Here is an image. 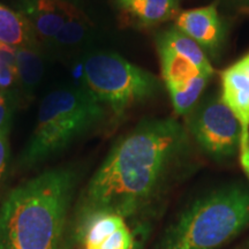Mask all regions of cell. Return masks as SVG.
Instances as JSON below:
<instances>
[{
  "label": "cell",
  "mask_w": 249,
  "mask_h": 249,
  "mask_svg": "<svg viewBox=\"0 0 249 249\" xmlns=\"http://www.w3.org/2000/svg\"><path fill=\"white\" fill-rule=\"evenodd\" d=\"M192 138L173 118L145 119L112 147L81 193L67 240L82 241L103 214L136 216L160 198L188 161Z\"/></svg>",
  "instance_id": "6da1fadb"
},
{
  "label": "cell",
  "mask_w": 249,
  "mask_h": 249,
  "mask_svg": "<svg viewBox=\"0 0 249 249\" xmlns=\"http://www.w3.org/2000/svg\"><path fill=\"white\" fill-rule=\"evenodd\" d=\"M76 183L57 167L14 188L0 207V249H62Z\"/></svg>",
  "instance_id": "7a4b0ae2"
},
{
  "label": "cell",
  "mask_w": 249,
  "mask_h": 249,
  "mask_svg": "<svg viewBox=\"0 0 249 249\" xmlns=\"http://www.w3.org/2000/svg\"><path fill=\"white\" fill-rule=\"evenodd\" d=\"M249 226V188L232 185L202 196L166 230L158 249H219Z\"/></svg>",
  "instance_id": "3957f363"
},
{
  "label": "cell",
  "mask_w": 249,
  "mask_h": 249,
  "mask_svg": "<svg viewBox=\"0 0 249 249\" xmlns=\"http://www.w3.org/2000/svg\"><path fill=\"white\" fill-rule=\"evenodd\" d=\"M105 117V108L86 87L65 86L52 90L39 105L37 123L20 165L36 166L65 150Z\"/></svg>",
  "instance_id": "277c9868"
},
{
  "label": "cell",
  "mask_w": 249,
  "mask_h": 249,
  "mask_svg": "<svg viewBox=\"0 0 249 249\" xmlns=\"http://www.w3.org/2000/svg\"><path fill=\"white\" fill-rule=\"evenodd\" d=\"M85 87L117 118L156 97L161 82L151 71L136 66L113 52H95L82 67Z\"/></svg>",
  "instance_id": "5b68a950"
},
{
  "label": "cell",
  "mask_w": 249,
  "mask_h": 249,
  "mask_svg": "<svg viewBox=\"0 0 249 249\" xmlns=\"http://www.w3.org/2000/svg\"><path fill=\"white\" fill-rule=\"evenodd\" d=\"M186 128L196 144L216 160L232 158L240 148V123L217 93L201 99L186 116Z\"/></svg>",
  "instance_id": "8992f818"
},
{
  "label": "cell",
  "mask_w": 249,
  "mask_h": 249,
  "mask_svg": "<svg viewBox=\"0 0 249 249\" xmlns=\"http://www.w3.org/2000/svg\"><path fill=\"white\" fill-rule=\"evenodd\" d=\"M174 27L197 43L205 54L217 57L226 42L227 27L213 4L180 11L174 18Z\"/></svg>",
  "instance_id": "52a82bcc"
},
{
  "label": "cell",
  "mask_w": 249,
  "mask_h": 249,
  "mask_svg": "<svg viewBox=\"0 0 249 249\" xmlns=\"http://www.w3.org/2000/svg\"><path fill=\"white\" fill-rule=\"evenodd\" d=\"M219 96L240 123L241 150L249 139V51L220 73Z\"/></svg>",
  "instance_id": "ba28073f"
},
{
  "label": "cell",
  "mask_w": 249,
  "mask_h": 249,
  "mask_svg": "<svg viewBox=\"0 0 249 249\" xmlns=\"http://www.w3.org/2000/svg\"><path fill=\"white\" fill-rule=\"evenodd\" d=\"M20 12L30 23L37 40L48 45L68 17V0H18Z\"/></svg>",
  "instance_id": "9c48e42d"
},
{
  "label": "cell",
  "mask_w": 249,
  "mask_h": 249,
  "mask_svg": "<svg viewBox=\"0 0 249 249\" xmlns=\"http://www.w3.org/2000/svg\"><path fill=\"white\" fill-rule=\"evenodd\" d=\"M129 24L150 29L174 20L180 13V0H114Z\"/></svg>",
  "instance_id": "30bf717a"
},
{
  "label": "cell",
  "mask_w": 249,
  "mask_h": 249,
  "mask_svg": "<svg viewBox=\"0 0 249 249\" xmlns=\"http://www.w3.org/2000/svg\"><path fill=\"white\" fill-rule=\"evenodd\" d=\"M156 45H161L172 50L176 53L189 59L197 66L202 74L209 77L213 76L214 68L201 46L174 26L158 34L156 37Z\"/></svg>",
  "instance_id": "8fae6325"
},
{
  "label": "cell",
  "mask_w": 249,
  "mask_h": 249,
  "mask_svg": "<svg viewBox=\"0 0 249 249\" xmlns=\"http://www.w3.org/2000/svg\"><path fill=\"white\" fill-rule=\"evenodd\" d=\"M35 45L37 38L27 18L0 4V46L18 50Z\"/></svg>",
  "instance_id": "7c38bea8"
},
{
  "label": "cell",
  "mask_w": 249,
  "mask_h": 249,
  "mask_svg": "<svg viewBox=\"0 0 249 249\" xmlns=\"http://www.w3.org/2000/svg\"><path fill=\"white\" fill-rule=\"evenodd\" d=\"M91 34V21L79 0H68V17L58 34L49 43L53 50H66L80 45Z\"/></svg>",
  "instance_id": "4fadbf2b"
},
{
  "label": "cell",
  "mask_w": 249,
  "mask_h": 249,
  "mask_svg": "<svg viewBox=\"0 0 249 249\" xmlns=\"http://www.w3.org/2000/svg\"><path fill=\"white\" fill-rule=\"evenodd\" d=\"M160 57L161 79L166 89L185 86L197 76L204 75L195 64L172 50L156 45Z\"/></svg>",
  "instance_id": "5bb4252c"
},
{
  "label": "cell",
  "mask_w": 249,
  "mask_h": 249,
  "mask_svg": "<svg viewBox=\"0 0 249 249\" xmlns=\"http://www.w3.org/2000/svg\"><path fill=\"white\" fill-rule=\"evenodd\" d=\"M15 64L18 71V90L24 97L33 96L44 73V61L42 53L35 46H26L15 50Z\"/></svg>",
  "instance_id": "9a60e30c"
},
{
  "label": "cell",
  "mask_w": 249,
  "mask_h": 249,
  "mask_svg": "<svg viewBox=\"0 0 249 249\" xmlns=\"http://www.w3.org/2000/svg\"><path fill=\"white\" fill-rule=\"evenodd\" d=\"M211 77L200 75L185 86L167 89L173 110L178 116H188L198 102Z\"/></svg>",
  "instance_id": "2e32d148"
},
{
  "label": "cell",
  "mask_w": 249,
  "mask_h": 249,
  "mask_svg": "<svg viewBox=\"0 0 249 249\" xmlns=\"http://www.w3.org/2000/svg\"><path fill=\"white\" fill-rule=\"evenodd\" d=\"M126 225L124 218L118 214H103L92 219L83 235V244L87 249H98L108 236Z\"/></svg>",
  "instance_id": "e0dca14e"
},
{
  "label": "cell",
  "mask_w": 249,
  "mask_h": 249,
  "mask_svg": "<svg viewBox=\"0 0 249 249\" xmlns=\"http://www.w3.org/2000/svg\"><path fill=\"white\" fill-rule=\"evenodd\" d=\"M135 239L127 225L121 227L117 232L108 236L98 249H135Z\"/></svg>",
  "instance_id": "ac0fdd59"
},
{
  "label": "cell",
  "mask_w": 249,
  "mask_h": 249,
  "mask_svg": "<svg viewBox=\"0 0 249 249\" xmlns=\"http://www.w3.org/2000/svg\"><path fill=\"white\" fill-rule=\"evenodd\" d=\"M8 134L0 135V189L4 183L9 164V141Z\"/></svg>",
  "instance_id": "d6986e66"
},
{
  "label": "cell",
  "mask_w": 249,
  "mask_h": 249,
  "mask_svg": "<svg viewBox=\"0 0 249 249\" xmlns=\"http://www.w3.org/2000/svg\"><path fill=\"white\" fill-rule=\"evenodd\" d=\"M12 117H13V107L9 102L0 105V135L8 134Z\"/></svg>",
  "instance_id": "ffe728a7"
},
{
  "label": "cell",
  "mask_w": 249,
  "mask_h": 249,
  "mask_svg": "<svg viewBox=\"0 0 249 249\" xmlns=\"http://www.w3.org/2000/svg\"><path fill=\"white\" fill-rule=\"evenodd\" d=\"M240 163L242 170H244L245 174L249 179V139L245 148L240 150Z\"/></svg>",
  "instance_id": "44dd1931"
},
{
  "label": "cell",
  "mask_w": 249,
  "mask_h": 249,
  "mask_svg": "<svg viewBox=\"0 0 249 249\" xmlns=\"http://www.w3.org/2000/svg\"><path fill=\"white\" fill-rule=\"evenodd\" d=\"M233 5L238 7L241 12L249 14V0H232Z\"/></svg>",
  "instance_id": "7402d4cb"
},
{
  "label": "cell",
  "mask_w": 249,
  "mask_h": 249,
  "mask_svg": "<svg viewBox=\"0 0 249 249\" xmlns=\"http://www.w3.org/2000/svg\"><path fill=\"white\" fill-rule=\"evenodd\" d=\"M9 99H7V97L2 93L1 91H0V105L1 104H6V103H8Z\"/></svg>",
  "instance_id": "603a6c76"
},
{
  "label": "cell",
  "mask_w": 249,
  "mask_h": 249,
  "mask_svg": "<svg viewBox=\"0 0 249 249\" xmlns=\"http://www.w3.org/2000/svg\"><path fill=\"white\" fill-rule=\"evenodd\" d=\"M238 249H249V240L246 241L244 245H241L240 247H239Z\"/></svg>",
  "instance_id": "cb8c5ba5"
},
{
  "label": "cell",
  "mask_w": 249,
  "mask_h": 249,
  "mask_svg": "<svg viewBox=\"0 0 249 249\" xmlns=\"http://www.w3.org/2000/svg\"><path fill=\"white\" fill-rule=\"evenodd\" d=\"M140 248V246H136V247H135V249H139Z\"/></svg>",
  "instance_id": "d4e9b609"
}]
</instances>
